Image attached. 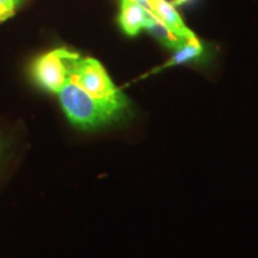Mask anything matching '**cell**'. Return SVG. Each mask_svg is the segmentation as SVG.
<instances>
[{"label": "cell", "mask_w": 258, "mask_h": 258, "mask_svg": "<svg viewBox=\"0 0 258 258\" xmlns=\"http://www.w3.org/2000/svg\"><path fill=\"white\" fill-rule=\"evenodd\" d=\"M61 108L72 124L80 129H97L125 118L124 112L103 103L67 80L59 93Z\"/></svg>", "instance_id": "cell-1"}, {"label": "cell", "mask_w": 258, "mask_h": 258, "mask_svg": "<svg viewBox=\"0 0 258 258\" xmlns=\"http://www.w3.org/2000/svg\"><path fill=\"white\" fill-rule=\"evenodd\" d=\"M67 80L78 85L90 96L114 106L125 115L131 111V103L127 97L116 88L104 66L93 57L82 56L74 51L70 61Z\"/></svg>", "instance_id": "cell-2"}, {"label": "cell", "mask_w": 258, "mask_h": 258, "mask_svg": "<svg viewBox=\"0 0 258 258\" xmlns=\"http://www.w3.org/2000/svg\"><path fill=\"white\" fill-rule=\"evenodd\" d=\"M74 51L56 48L42 54L31 64V76L40 88L57 95L69 78L70 61Z\"/></svg>", "instance_id": "cell-3"}, {"label": "cell", "mask_w": 258, "mask_h": 258, "mask_svg": "<svg viewBox=\"0 0 258 258\" xmlns=\"http://www.w3.org/2000/svg\"><path fill=\"white\" fill-rule=\"evenodd\" d=\"M148 14L144 6L135 0H121L118 25L127 36H137L146 27Z\"/></svg>", "instance_id": "cell-4"}, {"label": "cell", "mask_w": 258, "mask_h": 258, "mask_svg": "<svg viewBox=\"0 0 258 258\" xmlns=\"http://www.w3.org/2000/svg\"><path fill=\"white\" fill-rule=\"evenodd\" d=\"M150 4L151 14H153L163 23H165L177 36L184 41L196 37V35L183 22L172 3H169L167 0H150Z\"/></svg>", "instance_id": "cell-5"}, {"label": "cell", "mask_w": 258, "mask_h": 258, "mask_svg": "<svg viewBox=\"0 0 258 258\" xmlns=\"http://www.w3.org/2000/svg\"><path fill=\"white\" fill-rule=\"evenodd\" d=\"M145 30L150 32L154 38H157L163 46H165L167 49L177 50L179 49L186 41L177 36L171 29L167 27L165 23L160 21L159 18L156 17L153 14H148L147 23L145 27Z\"/></svg>", "instance_id": "cell-6"}, {"label": "cell", "mask_w": 258, "mask_h": 258, "mask_svg": "<svg viewBox=\"0 0 258 258\" xmlns=\"http://www.w3.org/2000/svg\"><path fill=\"white\" fill-rule=\"evenodd\" d=\"M203 54H205V47H203L201 41L198 37L191 38V40L186 41L179 49L175 50V54H173L172 57L158 70L169 69V67L177 66V64H184L189 62H195V61H201Z\"/></svg>", "instance_id": "cell-7"}, {"label": "cell", "mask_w": 258, "mask_h": 258, "mask_svg": "<svg viewBox=\"0 0 258 258\" xmlns=\"http://www.w3.org/2000/svg\"><path fill=\"white\" fill-rule=\"evenodd\" d=\"M16 8H17V6L12 4V3L2 2V0H0V22H4L6 19L11 18L12 16L15 15Z\"/></svg>", "instance_id": "cell-8"}, {"label": "cell", "mask_w": 258, "mask_h": 258, "mask_svg": "<svg viewBox=\"0 0 258 258\" xmlns=\"http://www.w3.org/2000/svg\"><path fill=\"white\" fill-rule=\"evenodd\" d=\"M6 147H8V140L4 138V135L0 133V159L4 156Z\"/></svg>", "instance_id": "cell-9"}, {"label": "cell", "mask_w": 258, "mask_h": 258, "mask_svg": "<svg viewBox=\"0 0 258 258\" xmlns=\"http://www.w3.org/2000/svg\"><path fill=\"white\" fill-rule=\"evenodd\" d=\"M191 0H172V4L175 6H180V5H184L186 3H190Z\"/></svg>", "instance_id": "cell-10"}, {"label": "cell", "mask_w": 258, "mask_h": 258, "mask_svg": "<svg viewBox=\"0 0 258 258\" xmlns=\"http://www.w3.org/2000/svg\"><path fill=\"white\" fill-rule=\"evenodd\" d=\"M2 2H8V3H12V4H15L16 6L21 5L22 3L24 2V0H2Z\"/></svg>", "instance_id": "cell-11"}]
</instances>
